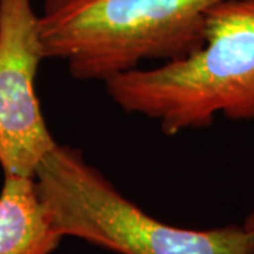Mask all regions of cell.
<instances>
[{
  "instance_id": "5",
  "label": "cell",
  "mask_w": 254,
  "mask_h": 254,
  "mask_svg": "<svg viewBox=\"0 0 254 254\" xmlns=\"http://www.w3.org/2000/svg\"><path fill=\"white\" fill-rule=\"evenodd\" d=\"M61 240L38 196L34 177L4 175L0 190V254H51Z\"/></svg>"
},
{
  "instance_id": "2",
  "label": "cell",
  "mask_w": 254,
  "mask_h": 254,
  "mask_svg": "<svg viewBox=\"0 0 254 254\" xmlns=\"http://www.w3.org/2000/svg\"><path fill=\"white\" fill-rule=\"evenodd\" d=\"M225 0H44L46 60L78 81L106 82L144 61L168 63L203 41L208 13Z\"/></svg>"
},
{
  "instance_id": "6",
  "label": "cell",
  "mask_w": 254,
  "mask_h": 254,
  "mask_svg": "<svg viewBox=\"0 0 254 254\" xmlns=\"http://www.w3.org/2000/svg\"><path fill=\"white\" fill-rule=\"evenodd\" d=\"M243 226H245L246 229H249V230L254 232V203H253V208H252V212L247 215V218H246Z\"/></svg>"
},
{
  "instance_id": "4",
  "label": "cell",
  "mask_w": 254,
  "mask_h": 254,
  "mask_svg": "<svg viewBox=\"0 0 254 254\" xmlns=\"http://www.w3.org/2000/svg\"><path fill=\"white\" fill-rule=\"evenodd\" d=\"M46 60L31 0H0V167L4 175L34 177L58 144L36 92Z\"/></svg>"
},
{
  "instance_id": "1",
  "label": "cell",
  "mask_w": 254,
  "mask_h": 254,
  "mask_svg": "<svg viewBox=\"0 0 254 254\" xmlns=\"http://www.w3.org/2000/svg\"><path fill=\"white\" fill-rule=\"evenodd\" d=\"M113 103L160 125L165 136L209 127L218 116L254 120V0H225L208 13L188 55L105 82Z\"/></svg>"
},
{
  "instance_id": "3",
  "label": "cell",
  "mask_w": 254,
  "mask_h": 254,
  "mask_svg": "<svg viewBox=\"0 0 254 254\" xmlns=\"http://www.w3.org/2000/svg\"><path fill=\"white\" fill-rule=\"evenodd\" d=\"M34 181L63 239L118 254H254V232L243 225L193 230L150 216L71 145H55L38 164Z\"/></svg>"
}]
</instances>
